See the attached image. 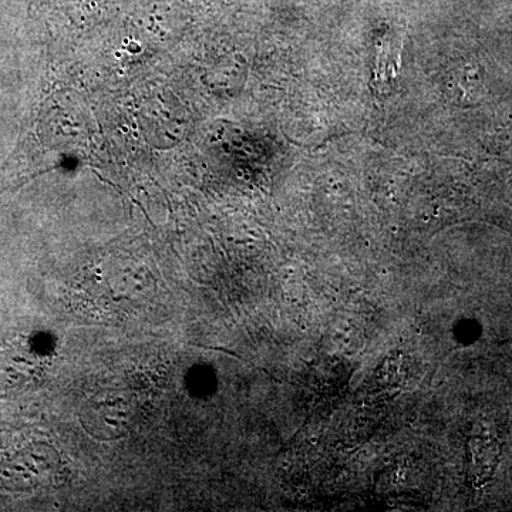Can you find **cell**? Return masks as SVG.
<instances>
[{
    "mask_svg": "<svg viewBox=\"0 0 512 512\" xmlns=\"http://www.w3.org/2000/svg\"><path fill=\"white\" fill-rule=\"evenodd\" d=\"M468 481L473 487H484L493 480L500 463L501 447L490 427H474L468 439Z\"/></svg>",
    "mask_w": 512,
    "mask_h": 512,
    "instance_id": "cell-1",
    "label": "cell"
},
{
    "mask_svg": "<svg viewBox=\"0 0 512 512\" xmlns=\"http://www.w3.org/2000/svg\"><path fill=\"white\" fill-rule=\"evenodd\" d=\"M400 67V46L390 39L379 47L377 53L375 82L380 93L389 92Z\"/></svg>",
    "mask_w": 512,
    "mask_h": 512,
    "instance_id": "cell-2",
    "label": "cell"
},
{
    "mask_svg": "<svg viewBox=\"0 0 512 512\" xmlns=\"http://www.w3.org/2000/svg\"><path fill=\"white\" fill-rule=\"evenodd\" d=\"M215 349H217V350H224V349H221V348H215ZM225 352H228V350H225ZM228 353H231V355H234V353H232V352H228Z\"/></svg>",
    "mask_w": 512,
    "mask_h": 512,
    "instance_id": "cell-3",
    "label": "cell"
}]
</instances>
